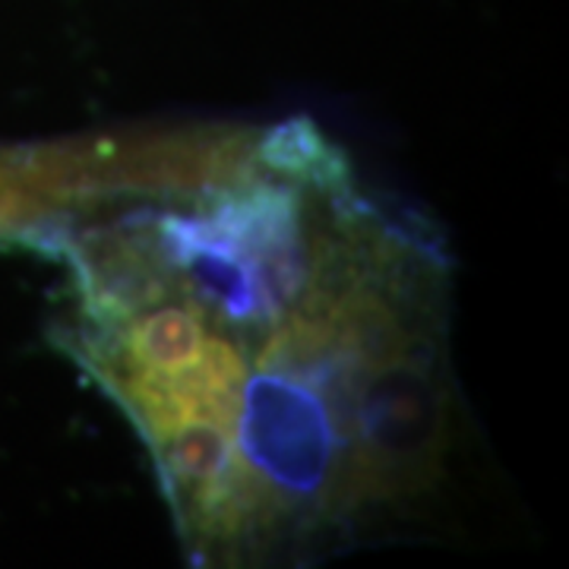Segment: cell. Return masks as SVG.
I'll use <instances>...</instances> for the list:
<instances>
[{
  "instance_id": "2",
  "label": "cell",
  "mask_w": 569,
  "mask_h": 569,
  "mask_svg": "<svg viewBox=\"0 0 569 569\" xmlns=\"http://www.w3.org/2000/svg\"><path fill=\"white\" fill-rule=\"evenodd\" d=\"M216 162V133L133 127L0 146V244L44 241L86 212L190 187Z\"/></svg>"
},
{
  "instance_id": "1",
  "label": "cell",
  "mask_w": 569,
  "mask_h": 569,
  "mask_svg": "<svg viewBox=\"0 0 569 569\" xmlns=\"http://www.w3.org/2000/svg\"><path fill=\"white\" fill-rule=\"evenodd\" d=\"M54 342L121 408L200 567H298L425 507L452 452L449 263L307 118L86 212Z\"/></svg>"
}]
</instances>
